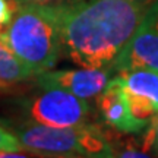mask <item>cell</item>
<instances>
[{
  "label": "cell",
  "instance_id": "cell-3",
  "mask_svg": "<svg viewBox=\"0 0 158 158\" xmlns=\"http://www.w3.org/2000/svg\"><path fill=\"white\" fill-rule=\"evenodd\" d=\"M22 149L50 157H114L106 135L97 124L84 123L73 127H53L38 123L15 129Z\"/></svg>",
  "mask_w": 158,
  "mask_h": 158
},
{
  "label": "cell",
  "instance_id": "cell-8",
  "mask_svg": "<svg viewBox=\"0 0 158 158\" xmlns=\"http://www.w3.org/2000/svg\"><path fill=\"white\" fill-rule=\"evenodd\" d=\"M118 73L124 81L132 114L141 120H149L158 113V70L132 69Z\"/></svg>",
  "mask_w": 158,
  "mask_h": 158
},
{
  "label": "cell",
  "instance_id": "cell-4",
  "mask_svg": "<svg viewBox=\"0 0 158 158\" xmlns=\"http://www.w3.org/2000/svg\"><path fill=\"white\" fill-rule=\"evenodd\" d=\"M43 92L22 102L29 122L53 127H73L86 123L91 113L86 100L60 88H41Z\"/></svg>",
  "mask_w": 158,
  "mask_h": 158
},
{
  "label": "cell",
  "instance_id": "cell-1",
  "mask_svg": "<svg viewBox=\"0 0 158 158\" xmlns=\"http://www.w3.org/2000/svg\"><path fill=\"white\" fill-rule=\"evenodd\" d=\"M147 6L130 0H72L56 6L62 47L81 68L110 69Z\"/></svg>",
  "mask_w": 158,
  "mask_h": 158
},
{
  "label": "cell",
  "instance_id": "cell-7",
  "mask_svg": "<svg viewBox=\"0 0 158 158\" xmlns=\"http://www.w3.org/2000/svg\"><path fill=\"white\" fill-rule=\"evenodd\" d=\"M98 108L106 123L122 133H141L148 127V120H141L132 114L126 97L124 81L120 73L108 81L100 92Z\"/></svg>",
  "mask_w": 158,
  "mask_h": 158
},
{
  "label": "cell",
  "instance_id": "cell-2",
  "mask_svg": "<svg viewBox=\"0 0 158 158\" xmlns=\"http://www.w3.org/2000/svg\"><path fill=\"white\" fill-rule=\"evenodd\" d=\"M0 38L32 76L50 70L62 51L56 6L19 5L10 22L0 27Z\"/></svg>",
  "mask_w": 158,
  "mask_h": 158
},
{
  "label": "cell",
  "instance_id": "cell-6",
  "mask_svg": "<svg viewBox=\"0 0 158 158\" xmlns=\"http://www.w3.org/2000/svg\"><path fill=\"white\" fill-rule=\"evenodd\" d=\"M110 69L82 68L79 70H45L37 75V85L40 88H60L89 100L97 97L108 82Z\"/></svg>",
  "mask_w": 158,
  "mask_h": 158
},
{
  "label": "cell",
  "instance_id": "cell-13",
  "mask_svg": "<svg viewBox=\"0 0 158 158\" xmlns=\"http://www.w3.org/2000/svg\"><path fill=\"white\" fill-rule=\"evenodd\" d=\"M152 129H154V147H155V151L158 154V113L152 122Z\"/></svg>",
  "mask_w": 158,
  "mask_h": 158
},
{
  "label": "cell",
  "instance_id": "cell-10",
  "mask_svg": "<svg viewBox=\"0 0 158 158\" xmlns=\"http://www.w3.org/2000/svg\"><path fill=\"white\" fill-rule=\"evenodd\" d=\"M0 151H22V147L15 133L6 130L0 124Z\"/></svg>",
  "mask_w": 158,
  "mask_h": 158
},
{
  "label": "cell",
  "instance_id": "cell-14",
  "mask_svg": "<svg viewBox=\"0 0 158 158\" xmlns=\"http://www.w3.org/2000/svg\"><path fill=\"white\" fill-rule=\"evenodd\" d=\"M16 6L23 5V3H45V2H50V0H13Z\"/></svg>",
  "mask_w": 158,
  "mask_h": 158
},
{
  "label": "cell",
  "instance_id": "cell-12",
  "mask_svg": "<svg viewBox=\"0 0 158 158\" xmlns=\"http://www.w3.org/2000/svg\"><path fill=\"white\" fill-rule=\"evenodd\" d=\"M118 157H149L147 151H138V149H123L120 151Z\"/></svg>",
  "mask_w": 158,
  "mask_h": 158
},
{
  "label": "cell",
  "instance_id": "cell-11",
  "mask_svg": "<svg viewBox=\"0 0 158 158\" xmlns=\"http://www.w3.org/2000/svg\"><path fill=\"white\" fill-rule=\"evenodd\" d=\"M16 9L18 6L13 0H0V27L10 22Z\"/></svg>",
  "mask_w": 158,
  "mask_h": 158
},
{
  "label": "cell",
  "instance_id": "cell-15",
  "mask_svg": "<svg viewBox=\"0 0 158 158\" xmlns=\"http://www.w3.org/2000/svg\"><path fill=\"white\" fill-rule=\"evenodd\" d=\"M130 2H142V0H130Z\"/></svg>",
  "mask_w": 158,
  "mask_h": 158
},
{
  "label": "cell",
  "instance_id": "cell-5",
  "mask_svg": "<svg viewBox=\"0 0 158 158\" xmlns=\"http://www.w3.org/2000/svg\"><path fill=\"white\" fill-rule=\"evenodd\" d=\"M132 69L158 70V0L147 6L135 34L110 66L111 72Z\"/></svg>",
  "mask_w": 158,
  "mask_h": 158
},
{
  "label": "cell",
  "instance_id": "cell-9",
  "mask_svg": "<svg viewBox=\"0 0 158 158\" xmlns=\"http://www.w3.org/2000/svg\"><path fill=\"white\" fill-rule=\"evenodd\" d=\"M29 78L32 73L0 38V91H10Z\"/></svg>",
  "mask_w": 158,
  "mask_h": 158
}]
</instances>
